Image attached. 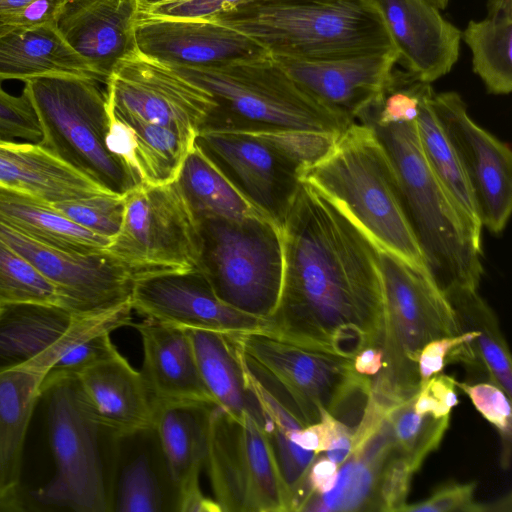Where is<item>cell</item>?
Listing matches in <instances>:
<instances>
[{"label":"cell","instance_id":"1","mask_svg":"<svg viewBox=\"0 0 512 512\" xmlns=\"http://www.w3.org/2000/svg\"><path fill=\"white\" fill-rule=\"evenodd\" d=\"M280 228L281 293L262 333L350 357L381 346L384 294L374 242L302 181Z\"/></svg>","mask_w":512,"mask_h":512},{"label":"cell","instance_id":"2","mask_svg":"<svg viewBox=\"0 0 512 512\" xmlns=\"http://www.w3.org/2000/svg\"><path fill=\"white\" fill-rule=\"evenodd\" d=\"M300 180L338 206L377 247L427 270L396 171L372 128L354 121Z\"/></svg>","mask_w":512,"mask_h":512},{"label":"cell","instance_id":"3","mask_svg":"<svg viewBox=\"0 0 512 512\" xmlns=\"http://www.w3.org/2000/svg\"><path fill=\"white\" fill-rule=\"evenodd\" d=\"M171 67L207 90L217 103L201 130L284 129L339 135L354 122L306 92L269 53L211 66Z\"/></svg>","mask_w":512,"mask_h":512},{"label":"cell","instance_id":"4","mask_svg":"<svg viewBox=\"0 0 512 512\" xmlns=\"http://www.w3.org/2000/svg\"><path fill=\"white\" fill-rule=\"evenodd\" d=\"M362 124L372 128L394 166L409 222L436 284L443 292L453 286L478 289L483 274L481 239L430 169L416 121Z\"/></svg>","mask_w":512,"mask_h":512},{"label":"cell","instance_id":"5","mask_svg":"<svg viewBox=\"0 0 512 512\" xmlns=\"http://www.w3.org/2000/svg\"><path fill=\"white\" fill-rule=\"evenodd\" d=\"M213 19L245 34L274 56L325 60L396 50L370 0H256Z\"/></svg>","mask_w":512,"mask_h":512},{"label":"cell","instance_id":"6","mask_svg":"<svg viewBox=\"0 0 512 512\" xmlns=\"http://www.w3.org/2000/svg\"><path fill=\"white\" fill-rule=\"evenodd\" d=\"M41 398L55 473L33 493L35 503L40 509L112 512L117 435L100 421L77 375L44 378Z\"/></svg>","mask_w":512,"mask_h":512},{"label":"cell","instance_id":"7","mask_svg":"<svg viewBox=\"0 0 512 512\" xmlns=\"http://www.w3.org/2000/svg\"><path fill=\"white\" fill-rule=\"evenodd\" d=\"M377 249L384 294L383 364L372 380L370 398L388 411L419 392L418 360L424 346L460 334V326L428 270Z\"/></svg>","mask_w":512,"mask_h":512},{"label":"cell","instance_id":"8","mask_svg":"<svg viewBox=\"0 0 512 512\" xmlns=\"http://www.w3.org/2000/svg\"><path fill=\"white\" fill-rule=\"evenodd\" d=\"M99 82L54 76L25 82L41 128L37 144L102 189L124 196L140 185L126 164L107 147L109 111Z\"/></svg>","mask_w":512,"mask_h":512},{"label":"cell","instance_id":"9","mask_svg":"<svg viewBox=\"0 0 512 512\" xmlns=\"http://www.w3.org/2000/svg\"><path fill=\"white\" fill-rule=\"evenodd\" d=\"M338 135L300 130H201L195 145L257 209L281 226L300 176Z\"/></svg>","mask_w":512,"mask_h":512},{"label":"cell","instance_id":"10","mask_svg":"<svg viewBox=\"0 0 512 512\" xmlns=\"http://www.w3.org/2000/svg\"><path fill=\"white\" fill-rule=\"evenodd\" d=\"M253 368L272 386L304 425L320 421L327 411L343 422L362 416L372 379L356 372L353 358L279 340L262 332L237 334Z\"/></svg>","mask_w":512,"mask_h":512},{"label":"cell","instance_id":"11","mask_svg":"<svg viewBox=\"0 0 512 512\" xmlns=\"http://www.w3.org/2000/svg\"><path fill=\"white\" fill-rule=\"evenodd\" d=\"M197 268L226 304L265 320L274 311L283 280L281 228L265 216L198 220Z\"/></svg>","mask_w":512,"mask_h":512},{"label":"cell","instance_id":"12","mask_svg":"<svg viewBox=\"0 0 512 512\" xmlns=\"http://www.w3.org/2000/svg\"><path fill=\"white\" fill-rule=\"evenodd\" d=\"M107 249L142 275L197 268L198 220L176 181L128 191L121 227Z\"/></svg>","mask_w":512,"mask_h":512},{"label":"cell","instance_id":"13","mask_svg":"<svg viewBox=\"0 0 512 512\" xmlns=\"http://www.w3.org/2000/svg\"><path fill=\"white\" fill-rule=\"evenodd\" d=\"M105 85L108 106L117 116L165 126L194 140L217 107L207 90L136 49L116 64Z\"/></svg>","mask_w":512,"mask_h":512},{"label":"cell","instance_id":"14","mask_svg":"<svg viewBox=\"0 0 512 512\" xmlns=\"http://www.w3.org/2000/svg\"><path fill=\"white\" fill-rule=\"evenodd\" d=\"M131 301L90 316L55 304H0V372L26 369L45 375L87 337L131 326Z\"/></svg>","mask_w":512,"mask_h":512},{"label":"cell","instance_id":"15","mask_svg":"<svg viewBox=\"0 0 512 512\" xmlns=\"http://www.w3.org/2000/svg\"><path fill=\"white\" fill-rule=\"evenodd\" d=\"M0 238L23 255L58 291L62 306L78 316L99 314L131 301L144 276L107 248L66 251L34 241L0 223Z\"/></svg>","mask_w":512,"mask_h":512},{"label":"cell","instance_id":"16","mask_svg":"<svg viewBox=\"0 0 512 512\" xmlns=\"http://www.w3.org/2000/svg\"><path fill=\"white\" fill-rule=\"evenodd\" d=\"M430 103L467 176L482 225L502 232L512 209L509 145L472 120L458 93L434 92Z\"/></svg>","mask_w":512,"mask_h":512},{"label":"cell","instance_id":"17","mask_svg":"<svg viewBox=\"0 0 512 512\" xmlns=\"http://www.w3.org/2000/svg\"><path fill=\"white\" fill-rule=\"evenodd\" d=\"M131 305L144 318L184 329L240 334L263 332L265 325L263 319L224 303L198 268L138 278Z\"/></svg>","mask_w":512,"mask_h":512},{"label":"cell","instance_id":"18","mask_svg":"<svg viewBox=\"0 0 512 512\" xmlns=\"http://www.w3.org/2000/svg\"><path fill=\"white\" fill-rule=\"evenodd\" d=\"M134 39L138 52L170 66H211L268 53L253 39L213 18L138 12Z\"/></svg>","mask_w":512,"mask_h":512},{"label":"cell","instance_id":"19","mask_svg":"<svg viewBox=\"0 0 512 512\" xmlns=\"http://www.w3.org/2000/svg\"><path fill=\"white\" fill-rule=\"evenodd\" d=\"M378 10L406 71L432 83L459 57L461 31L430 0H370Z\"/></svg>","mask_w":512,"mask_h":512},{"label":"cell","instance_id":"20","mask_svg":"<svg viewBox=\"0 0 512 512\" xmlns=\"http://www.w3.org/2000/svg\"><path fill=\"white\" fill-rule=\"evenodd\" d=\"M271 56L306 92L354 121L379 95L398 60L396 50L325 60Z\"/></svg>","mask_w":512,"mask_h":512},{"label":"cell","instance_id":"21","mask_svg":"<svg viewBox=\"0 0 512 512\" xmlns=\"http://www.w3.org/2000/svg\"><path fill=\"white\" fill-rule=\"evenodd\" d=\"M138 0H65L56 26L106 84L116 64L134 51Z\"/></svg>","mask_w":512,"mask_h":512},{"label":"cell","instance_id":"22","mask_svg":"<svg viewBox=\"0 0 512 512\" xmlns=\"http://www.w3.org/2000/svg\"><path fill=\"white\" fill-rule=\"evenodd\" d=\"M204 467L221 512H253L258 476V438L215 403L209 406Z\"/></svg>","mask_w":512,"mask_h":512},{"label":"cell","instance_id":"23","mask_svg":"<svg viewBox=\"0 0 512 512\" xmlns=\"http://www.w3.org/2000/svg\"><path fill=\"white\" fill-rule=\"evenodd\" d=\"M178 494L152 427L117 435L112 512H177Z\"/></svg>","mask_w":512,"mask_h":512},{"label":"cell","instance_id":"24","mask_svg":"<svg viewBox=\"0 0 512 512\" xmlns=\"http://www.w3.org/2000/svg\"><path fill=\"white\" fill-rule=\"evenodd\" d=\"M131 326L141 337L140 373L155 408L214 403L199 374L186 329L147 318Z\"/></svg>","mask_w":512,"mask_h":512},{"label":"cell","instance_id":"25","mask_svg":"<svg viewBox=\"0 0 512 512\" xmlns=\"http://www.w3.org/2000/svg\"><path fill=\"white\" fill-rule=\"evenodd\" d=\"M211 404L161 405L155 409L153 428L178 494L177 512H205L212 504L199 482Z\"/></svg>","mask_w":512,"mask_h":512},{"label":"cell","instance_id":"26","mask_svg":"<svg viewBox=\"0 0 512 512\" xmlns=\"http://www.w3.org/2000/svg\"><path fill=\"white\" fill-rule=\"evenodd\" d=\"M77 377L100 421L116 435L153 426L156 408L145 381L119 351Z\"/></svg>","mask_w":512,"mask_h":512},{"label":"cell","instance_id":"27","mask_svg":"<svg viewBox=\"0 0 512 512\" xmlns=\"http://www.w3.org/2000/svg\"><path fill=\"white\" fill-rule=\"evenodd\" d=\"M394 450L391 426L385 417L354 442L351 454L339 466L333 489L309 496L299 511H378L381 475Z\"/></svg>","mask_w":512,"mask_h":512},{"label":"cell","instance_id":"28","mask_svg":"<svg viewBox=\"0 0 512 512\" xmlns=\"http://www.w3.org/2000/svg\"><path fill=\"white\" fill-rule=\"evenodd\" d=\"M44 376L26 369L0 372V503L6 511L23 510L20 497L27 430L41 398Z\"/></svg>","mask_w":512,"mask_h":512},{"label":"cell","instance_id":"29","mask_svg":"<svg viewBox=\"0 0 512 512\" xmlns=\"http://www.w3.org/2000/svg\"><path fill=\"white\" fill-rule=\"evenodd\" d=\"M0 186L50 203L111 193L32 142L0 141Z\"/></svg>","mask_w":512,"mask_h":512},{"label":"cell","instance_id":"30","mask_svg":"<svg viewBox=\"0 0 512 512\" xmlns=\"http://www.w3.org/2000/svg\"><path fill=\"white\" fill-rule=\"evenodd\" d=\"M54 76L88 78L102 83L63 38L56 24L14 28L0 36V82Z\"/></svg>","mask_w":512,"mask_h":512},{"label":"cell","instance_id":"31","mask_svg":"<svg viewBox=\"0 0 512 512\" xmlns=\"http://www.w3.org/2000/svg\"><path fill=\"white\" fill-rule=\"evenodd\" d=\"M199 374L216 405L242 421L249 414L262 422L258 401L248 386L237 334L186 329Z\"/></svg>","mask_w":512,"mask_h":512},{"label":"cell","instance_id":"32","mask_svg":"<svg viewBox=\"0 0 512 512\" xmlns=\"http://www.w3.org/2000/svg\"><path fill=\"white\" fill-rule=\"evenodd\" d=\"M0 223L34 241L66 251L103 250L112 241L76 224L52 203L2 186Z\"/></svg>","mask_w":512,"mask_h":512},{"label":"cell","instance_id":"33","mask_svg":"<svg viewBox=\"0 0 512 512\" xmlns=\"http://www.w3.org/2000/svg\"><path fill=\"white\" fill-rule=\"evenodd\" d=\"M472 54V67L486 90L506 95L512 90V0H488L487 13L461 31Z\"/></svg>","mask_w":512,"mask_h":512},{"label":"cell","instance_id":"34","mask_svg":"<svg viewBox=\"0 0 512 512\" xmlns=\"http://www.w3.org/2000/svg\"><path fill=\"white\" fill-rule=\"evenodd\" d=\"M175 181L197 220L268 217L246 199L195 143Z\"/></svg>","mask_w":512,"mask_h":512},{"label":"cell","instance_id":"35","mask_svg":"<svg viewBox=\"0 0 512 512\" xmlns=\"http://www.w3.org/2000/svg\"><path fill=\"white\" fill-rule=\"evenodd\" d=\"M478 289L453 286L444 291L460 331L476 332L475 344L490 383L499 386L510 398L512 392L511 355L496 314L479 295Z\"/></svg>","mask_w":512,"mask_h":512},{"label":"cell","instance_id":"36","mask_svg":"<svg viewBox=\"0 0 512 512\" xmlns=\"http://www.w3.org/2000/svg\"><path fill=\"white\" fill-rule=\"evenodd\" d=\"M433 93L423 100L416 119L419 143L433 174L476 237L481 239L483 225L474 195L461 162L432 110Z\"/></svg>","mask_w":512,"mask_h":512},{"label":"cell","instance_id":"37","mask_svg":"<svg viewBox=\"0 0 512 512\" xmlns=\"http://www.w3.org/2000/svg\"><path fill=\"white\" fill-rule=\"evenodd\" d=\"M117 117L133 130L135 167L141 183L161 185L175 181L195 140L165 126Z\"/></svg>","mask_w":512,"mask_h":512},{"label":"cell","instance_id":"38","mask_svg":"<svg viewBox=\"0 0 512 512\" xmlns=\"http://www.w3.org/2000/svg\"><path fill=\"white\" fill-rule=\"evenodd\" d=\"M416 395L386 412L395 449L414 472L439 447L450 421V415L436 418L432 414L417 413L414 410Z\"/></svg>","mask_w":512,"mask_h":512},{"label":"cell","instance_id":"39","mask_svg":"<svg viewBox=\"0 0 512 512\" xmlns=\"http://www.w3.org/2000/svg\"><path fill=\"white\" fill-rule=\"evenodd\" d=\"M25 302L62 306L57 289L0 238V304Z\"/></svg>","mask_w":512,"mask_h":512},{"label":"cell","instance_id":"40","mask_svg":"<svg viewBox=\"0 0 512 512\" xmlns=\"http://www.w3.org/2000/svg\"><path fill=\"white\" fill-rule=\"evenodd\" d=\"M52 204L76 224L111 240L118 233L124 215V196L114 193Z\"/></svg>","mask_w":512,"mask_h":512},{"label":"cell","instance_id":"41","mask_svg":"<svg viewBox=\"0 0 512 512\" xmlns=\"http://www.w3.org/2000/svg\"><path fill=\"white\" fill-rule=\"evenodd\" d=\"M456 387L470 398L476 410L498 430L502 441L501 464L507 468L511 452V398L499 386L490 382L468 384L456 380Z\"/></svg>","mask_w":512,"mask_h":512},{"label":"cell","instance_id":"42","mask_svg":"<svg viewBox=\"0 0 512 512\" xmlns=\"http://www.w3.org/2000/svg\"><path fill=\"white\" fill-rule=\"evenodd\" d=\"M41 135L36 112L28 97L23 92L20 96L11 95L0 83V141L21 139L37 143Z\"/></svg>","mask_w":512,"mask_h":512},{"label":"cell","instance_id":"43","mask_svg":"<svg viewBox=\"0 0 512 512\" xmlns=\"http://www.w3.org/2000/svg\"><path fill=\"white\" fill-rule=\"evenodd\" d=\"M475 482H447L435 489L432 494L421 502L406 504L404 512H479L495 511L494 507L477 503L474 500Z\"/></svg>","mask_w":512,"mask_h":512},{"label":"cell","instance_id":"44","mask_svg":"<svg viewBox=\"0 0 512 512\" xmlns=\"http://www.w3.org/2000/svg\"><path fill=\"white\" fill-rule=\"evenodd\" d=\"M415 472L396 449L386 462L379 484L378 511H401L407 504L412 476Z\"/></svg>","mask_w":512,"mask_h":512},{"label":"cell","instance_id":"45","mask_svg":"<svg viewBox=\"0 0 512 512\" xmlns=\"http://www.w3.org/2000/svg\"><path fill=\"white\" fill-rule=\"evenodd\" d=\"M256 0H189L169 4H139L138 12L191 19H210Z\"/></svg>","mask_w":512,"mask_h":512},{"label":"cell","instance_id":"46","mask_svg":"<svg viewBox=\"0 0 512 512\" xmlns=\"http://www.w3.org/2000/svg\"><path fill=\"white\" fill-rule=\"evenodd\" d=\"M456 379L439 373L431 377L419 390L414 410L419 414H432L436 418L449 416L458 404Z\"/></svg>","mask_w":512,"mask_h":512},{"label":"cell","instance_id":"47","mask_svg":"<svg viewBox=\"0 0 512 512\" xmlns=\"http://www.w3.org/2000/svg\"><path fill=\"white\" fill-rule=\"evenodd\" d=\"M458 340L459 334L435 339L424 346L418 360L421 387L431 377L441 373L443 368L448 365L450 349Z\"/></svg>","mask_w":512,"mask_h":512},{"label":"cell","instance_id":"48","mask_svg":"<svg viewBox=\"0 0 512 512\" xmlns=\"http://www.w3.org/2000/svg\"><path fill=\"white\" fill-rule=\"evenodd\" d=\"M65 0H30L18 10L12 20V28H32L56 24Z\"/></svg>","mask_w":512,"mask_h":512},{"label":"cell","instance_id":"49","mask_svg":"<svg viewBox=\"0 0 512 512\" xmlns=\"http://www.w3.org/2000/svg\"><path fill=\"white\" fill-rule=\"evenodd\" d=\"M339 465L331 461L326 455L315 457L311 463L304 484L302 501L298 507L311 495L324 494L335 486Z\"/></svg>","mask_w":512,"mask_h":512},{"label":"cell","instance_id":"50","mask_svg":"<svg viewBox=\"0 0 512 512\" xmlns=\"http://www.w3.org/2000/svg\"><path fill=\"white\" fill-rule=\"evenodd\" d=\"M383 364L381 346H368L354 355L353 365L357 373L372 380L378 375Z\"/></svg>","mask_w":512,"mask_h":512},{"label":"cell","instance_id":"51","mask_svg":"<svg viewBox=\"0 0 512 512\" xmlns=\"http://www.w3.org/2000/svg\"><path fill=\"white\" fill-rule=\"evenodd\" d=\"M30 0H0V36L12 30L14 14Z\"/></svg>","mask_w":512,"mask_h":512},{"label":"cell","instance_id":"52","mask_svg":"<svg viewBox=\"0 0 512 512\" xmlns=\"http://www.w3.org/2000/svg\"><path fill=\"white\" fill-rule=\"evenodd\" d=\"M263 1L330 3V2H337V1H341V0H263Z\"/></svg>","mask_w":512,"mask_h":512},{"label":"cell","instance_id":"53","mask_svg":"<svg viewBox=\"0 0 512 512\" xmlns=\"http://www.w3.org/2000/svg\"><path fill=\"white\" fill-rule=\"evenodd\" d=\"M439 10L444 9L449 0H430Z\"/></svg>","mask_w":512,"mask_h":512},{"label":"cell","instance_id":"54","mask_svg":"<svg viewBox=\"0 0 512 512\" xmlns=\"http://www.w3.org/2000/svg\"><path fill=\"white\" fill-rule=\"evenodd\" d=\"M183 1H189V0H160L153 4H169V3H177V2H183ZM147 5H151V4H147Z\"/></svg>","mask_w":512,"mask_h":512},{"label":"cell","instance_id":"55","mask_svg":"<svg viewBox=\"0 0 512 512\" xmlns=\"http://www.w3.org/2000/svg\"><path fill=\"white\" fill-rule=\"evenodd\" d=\"M138 1H139V4H153L160 0H138Z\"/></svg>","mask_w":512,"mask_h":512},{"label":"cell","instance_id":"56","mask_svg":"<svg viewBox=\"0 0 512 512\" xmlns=\"http://www.w3.org/2000/svg\"><path fill=\"white\" fill-rule=\"evenodd\" d=\"M0 511H6L5 507L0 503Z\"/></svg>","mask_w":512,"mask_h":512}]
</instances>
